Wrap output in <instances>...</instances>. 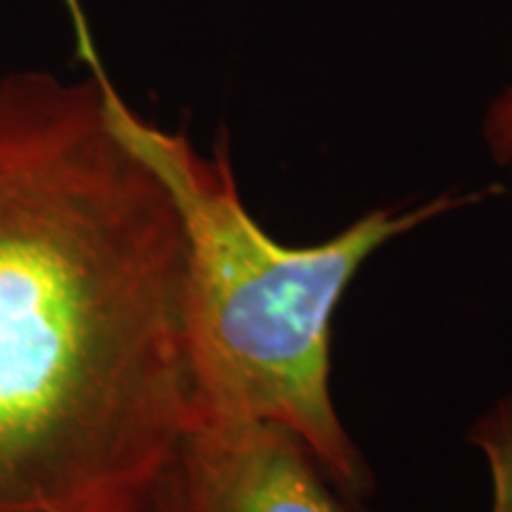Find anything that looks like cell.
<instances>
[{
	"mask_svg": "<svg viewBox=\"0 0 512 512\" xmlns=\"http://www.w3.org/2000/svg\"><path fill=\"white\" fill-rule=\"evenodd\" d=\"M107 83L0 76V512H150L188 430V242Z\"/></svg>",
	"mask_w": 512,
	"mask_h": 512,
	"instance_id": "obj_1",
	"label": "cell"
},
{
	"mask_svg": "<svg viewBox=\"0 0 512 512\" xmlns=\"http://www.w3.org/2000/svg\"><path fill=\"white\" fill-rule=\"evenodd\" d=\"M484 143L498 164H512V86L491 102L482 124Z\"/></svg>",
	"mask_w": 512,
	"mask_h": 512,
	"instance_id": "obj_5",
	"label": "cell"
},
{
	"mask_svg": "<svg viewBox=\"0 0 512 512\" xmlns=\"http://www.w3.org/2000/svg\"><path fill=\"white\" fill-rule=\"evenodd\" d=\"M470 444L482 451L491 479V512H512V392L472 425Z\"/></svg>",
	"mask_w": 512,
	"mask_h": 512,
	"instance_id": "obj_4",
	"label": "cell"
},
{
	"mask_svg": "<svg viewBox=\"0 0 512 512\" xmlns=\"http://www.w3.org/2000/svg\"><path fill=\"white\" fill-rule=\"evenodd\" d=\"M510 166H512V164H510Z\"/></svg>",
	"mask_w": 512,
	"mask_h": 512,
	"instance_id": "obj_7",
	"label": "cell"
},
{
	"mask_svg": "<svg viewBox=\"0 0 512 512\" xmlns=\"http://www.w3.org/2000/svg\"><path fill=\"white\" fill-rule=\"evenodd\" d=\"M114 126L169 185L185 242L190 422L268 420L297 434L349 496L373 472L330 392L332 316L358 268L389 240L482 195H441L411 209H375L335 238L287 247L242 202L226 140L204 155L181 131L152 124L107 83Z\"/></svg>",
	"mask_w": 512,
	"mask_h": 512,
	"instance_id": "obj_2",
	"label": "cell"
},
{
	"mask_svg": "<svg viewBox=\"0 0 512 512\" xmlns=\"http://www.w3.org/2000/svg\"><path fill=\"white\" fill-rule=\"evenodd\" d=\"M150 512H181V510H178L176 501H174V494H171V489H169V479H166L162 494H159L155 508H152Z\"/></svg>",
	"mask_w": 512,
	"mask_h": 512,
	"instance_id": "obj_6",
	"label": "cell"
},
{
	"mask_svg": "<svg viewBox=\"0 0 512 512\" xmlns=\"http://www.w3.org/2000/svg\"><path fill=\"white\" fill-rule=\"evenodd\" d=\"M169 489L181 512H366L297 434L268 420L190 422Z\"/></svg>",
	"mask_w": 512,
	"mask_h": 512,
	"instance_id": "obj_3",
	"label": "cell"
}]
</instances>
